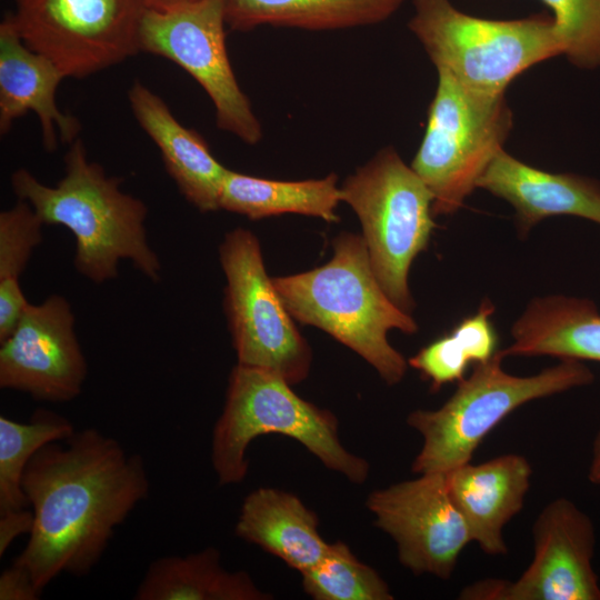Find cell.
I'll use <instances>...</instances> for the list:
<instances>
[{"label": "cell", "instance_id": "26", "mask_svg": "<svg viewBox=\"0 0 600 600\" xmlns=\"http://www.w3.org/2000/svg\"><path fill=\"white\" fill-rule=\"evenodd\" d=\"M304 592L314 600H392L388 583L342 541L329 543L323 558L301 572Z\"/></svg>", "mask_w": 600, "mask_h": 600}, {"label": "cell", "instance_id": "2", "mask_svg": "<svg viewBox=\"0 0 600 600\" xmlns=\"http://www.w3.org/2000/svg\"><path fill=\"white\" fill-rule=\"evenodd\" d=\"M11 187L44 224L69 229L76 241L73 266L94 283L118 276L120 260H130L142 274L158 282L161 263L146 230V203L121 190L119 177L88 159L77 138L64 154V176L57 186L40 182L27 169L11 174Z\"/></svg>", "mask_w": 600, "mask_h": 600}, {"label": "cell", "instance_id": "10", "mask_svg": "<svg viewBox=\"0 0 600 600\" xmlns=\"http://www.w3.org/2000/svg\"><path fill=\"white\" fill-rule=\"evenodd\" d=\"M226 26V0H198L167 10L148 8L140 24L139 48L186 70L213 103L218 129L253 146L262 139V127L232 70Z\"/></svg>", "mask_w": 600, "mask_h": 600}, {"label": "cell", "instance_id": "29", "mask_svg": "<svg viewBox=\"0 0 600 600\" xmlns=\"http://www.w3.org/2000/svg\"><path fill=\"white\" fill-rule=\"evenodd\" d=\"M41 592L28 570L14 561L0 576V600H36Z\"/></svg>", "mask_w": 600, "mask_h": 600}, {"label": "cell", "instance_id": "11", "mask_svg": "<svg viewBox=\"0 0 600 600\" xmlns=\"http://www.w3.org/2000/svg\"><path fill=\"white\" fill-rule=\"evenodd\" d=\"M23 42L64 78H86L140 52L144 0H16Z\"/></svg>", "mask_w": 600, "mask_h": 600}, {"label": "cell", "instance_id": "24", "mask_svg": "<svg viewBox=\"0 0 600 600\" xmlns=\"http://www.w3.org/2000/svg\"><path fill=\"white\" fill-rule=\"evenodd\" d=\"M493 312L492 302L483 300L474 314L408 360V364L430 382L432 392L459 382L470 364L486 362L498 351V334L491 321Z\"/></svg>", "mask_w": 600, "mask_h": 600}, {"label": "cell", "instance_id": "17", "mask_svg": "<svg viewBox=\"0 0 600 600\" xmlns=\"http://www.w3.org/2000/svg\"><path fill=\"white\" fill-rule=\"evenodd\" d=\"M477 188L508 201L521 238L552 216H576L600 224V183L573 173L539 170L504 149L480 177Z\"/></svg>", "mask_w": 600, "mask_h": 600}, {"label": "cell", "instance_id": "7", "mask_svg": "<svg viewBox=\"0 0 600 600\" xmlns=\"http://www.w3.org/2000/svg\"><path fill=\"white\" fill-rule=\"evenodd\" d=\"M341 201L362 227L374 274L388 297L403 311L414 307L409 270L427 249L437 227L432 194L393 147L379 150L340 186Z\"/></svg>", "mask_w": 600, "mask_h": 600}, {"label": "cell", "instance_id": "13", "mask_svg": "<svg viewBox=\"0 0 600 600\" xmlns=\"http://www.w3.org/2000/svg\"><path fill=\"white\" fill-rule=\"evenodd\" d=\"M88 373L69 301L52 294L27 307L0 342V387L48 402L77 398Z\"/></svg>", "mask_w": 600, "mask_h": 600}, {"label": "cell", "instance_id": "22", "mask_svg": "<svg viewBox=\"0 0 600 600\" xmlns=\"http://www.w3.org/2000/svg\"><path fill=\"white\" fill-rule=\"evenodd\" d=\"M406 0H226L227 26L249 31L261 26L310 31L380 23Z\"/></svg>", "mask_w": 600, "mask_h": 600}, {"label": "cell", "instance_id": "25", "mask_svg": "<svg viewBox=\"0 0 600 600\" xmlns=\"http://www.w3.org/2000/svg\"><path fill=\"white\" fill-rule=\"evenodd\" d=\"M76 432L63 416L36 410L28 422L0 417V513L29 506L22 477L31 458L46 444L64 441Z\"/></svg>", "mask_w": 600, "mask_h": 600}, {"label": "cell", "instance_id": "4", "mask_svg": "<svg viewBox=\"0 0 600 600\" xmlns=\"http://www.w3.org/2000/svg\"><path fill=\"white\" fill-rule=\"evenodd\" d=\"M290 386L271 372L239 363L233 367L212 433L211 461L219 483L243 481L250 442L270 433L297 440L328 469L363 483L369 463L340 442L336 416L300 398Z\"/></svg>", "mask_w": 600, "mask_h": 600}, {"label": "cell", "instance_id": "15", "mask_svg": "<svg viewBox=\"0 0 600 600\" xmlns=\"http://www.w3.org/2000/svg\"><path fill=\"white\" fill-rule=\"evenodd\" d=\"M64 79L47 57L30 49L21 39L11 14L0 23V133L27 112L37 114L47 151L58 139L71 143L81 129L79 120L62 112L56 92Z\"/></svg>", "mask_w": 600, "mask_h": 600}, {"label": "cell", "instance_id": "31", "mask_svg": "<svg viewBox=\"0 0 600 600\" xmlns=\"http://www.w3.org/2000/svg\"><path fill=\"white\" fill-rule=\"evenodd\" d=\"M588 479L593 484H600V430L597 432L592 443Z\"/></svg>", "mask_w": 600, "mask_h": 600}, {"label": "cell", "instance_id": "3", "mask_svg": "<svg viewBox=\"0 0 600 600\" xmlns=\"http://www.w3.org/2000/svg\"><path fill=\"white\" fill-rule=\"evenodd\" d=\"M332 246L327 263L273 278V284L292 318L322 329L362 357L387 384H397L408 361L390 344L388 332L411 334L418 324L382 289L362 236L342 232Z\"/></svg>", "mask_w": 600, "mask_h": 600}, {"label": "cell", "instance_id": "20", "mask_svg": "<svg viewBox=\"0 0 600 600\" xmlns=\"http://www.w3.org/2000/svg\"><path fill=\"white\" fill-rule=\"evenodd\" d=\"M512 343L502 356H550L600 362V314L589 299L536 298L511 329Z\"/></svg>", "mask_w": 600, "mask_h": 600}, {"label": "cell", "instance_id": "5", "mask_svg": "<svg viewBox=\"0 0 600 600\" xmlns=\"http://www.w3.org/2000/svg\"><path fill=\"white\" fill-rule=\"evenodd\" d=\"M410 31L437 71L486 96L506 93L510 82L530 67L563 54L564 44L553 17L478 18L450 0H413Z\"/></svg>", "mask_w": 600, "mask_h": 600}, {"label": "cell", "instance_id": "23", "mask_svg": "<svg viewBox=\"0 0 600 600\" xmlns=\"http://www.w3.org/2000/svg\"><path fill=\"white\" fill-rule=\"evenodd\" d=\"M340 202V186L334 173L321 179L279 181L228 169L219 196V209L251 220L298 213L336 222Z\"/></svg>", "mask_w": 600, "mask_h": 600}, {"label": "cell", "instance_id": "12", "mask_svg": "<svg viewBox=\"0 0 600 600\" xmlns=\"http://www.w3.org/2000/svg\"><path fill=\"white\" fill-rule=\"evenodd\" d=\"M366 504L374 524L396 542L400 563L413 574L450 579L462 550L472 542L449 494L446 473H421L377 489Z\"/></svg>", "mask_w": 600, "mask_h": 600}, {"label": "cell", "instance_id": "19", "mask_svg": "<svg viewBox=\"0 0 600 600\" xmlns=\"http://www.w3.org/2000/svg\"><path fill=\"white\" fill-rule=\"evenodd\" d=\"M234 533L300 573L316 566L329 548L318 516L296 494L276 488H259L244 498Z\"/></svg>", "mask_w": 600, "mask_h": 600}, {"label": "cell", "instance_id": "9", "mask_svg": "<svg viewBox=\"0 0 600 600\" xmlns=\"http://www.w3.org/2000/svg\"><path fill=\"white\" fill-rule=\"evenodd\" d=\"M219 259L237 363L271 372L290 384L303 381L311 350L266 271L256 236L243 228L229 231L219 247Z\"/></svg>", "mask_w": 600, "mask_h": 600}, {"label": "cell", "instance_id": "27", "mask_svg": "<svg viewBox=\"0 0 600 600\" xmlns=\"http://www.w3.org/2000/svg\"><path fill=\"white\" fill-rule=\"evenodd\" d=\"M552 12L568 60L578 68L600 66V0H540Z\"/></svg>", "mask_w": 600, "mask_h": 600}, {"label": "cell", "instance_id": "30", "mask_svg": "<svg viewBox=\"0 0 600 600\" xmlns=\"http://www.w3.org/2000/svg\"><path fill=\"white\" fill-rule=\"evenodd\" d=\"M33 528V513L24 509L0 513V556L11 542L23 533L30 534Z\"/></svg>", "mask_w": 600, "mask_h": 600}, {"label": "cell", "instance_id": "32", "mask_svg": "<svg viewBox=\"0 0 600 600\" xmlns=\"http://www.w3.org/2000/svg\"><path fill=\"white\" fill-rule=\"evenodd\" d=\"M147 7L156 10H167L179 6L196 2L198 0H144Z\"/></svg>", "mask_w": 600, "mask_h": 600}, {"label": "cell", "instance_id": "16", "mask_svg": "<svg viewBox=\"0 0 600 600\" xmlns=\"http://www.w3.org/2000/svg\"><path fill=\"white\" fill-rule=\"evenodd\" d=\"M532 468L518 453L471 462L446 473L449 494L467 522L472 542L490 556L508 552L504 526L523 508Z\"/></svg>", "mask_w": 600, "mask_h": 600}, {"label": "cell", "instance_id": "8", "mask_svg": "<svg viewBox=\"0 0 600 600\" xmlns=\"http://www.w3.org/2000/svg\"><path fill=\"white\" fill-rule=\"evenodd\" d=\"M513 126L506 94L471 91L438 71L426 131L410 164L432 194V214H452L477 188Z\"/></svg>", "mask_w": 600, "mask_h": 600}, {"label": "cell", "instance_id": "14", "mask_svg": "<svg viewBox=\"0 0 600 600\" xmlns=\"http://www.w3.org/2000/svg\"><path fill=\"white\" fill-rule=\"evenodd\" d=\"M532 539L530 564L516 581L499 580L498 600H600L594 526L573 501L560 497L546 504Z\"/></svg>", "mask_w": 600, "mask_h": 600}, {"label": "cell", "instance_id": "18", "mask_svg": "<svg viewBox=\"0 0 600 600\" xmlns=\"http://www.w3.org/2000/svg\"><path fill=\"white\" fill-rule=\"evenodd\" d=\"M131 111L161 152L164 168L184 199L201 212L219 210L228 169L211 153L204 139L182 126L167 103L140 80L129 91Z\"/></svg>", "mask_w": 600, "mask_h": 600}, {"label": "cell", "instance_id": "1", "mask_svg": "<svg viewBox=\"0 0 600 600\" xmlns=\"http://www.w3.org/2000/svg\"><path fill=\"white\" fill-rule=\"evenodd\" d=\"M64 441L43 446L22 477L33 528L14 562L41 591L62 572L87 576L150 490L141 456L116 439L86 428Z\"/></svg>", "mask_w": 600, "mask_h": 600}, {"label": "cell", "instance_id": "6", "mask_svg": "<svg viewBox=\"0 0 600 600\" xmlns=\"http://www.w3.org/2000/svg\"><path fill=\"white\" fill-rule=\"evenodd\" d=\"M498 350L486 362L474 363L469 377L438 409H417L407 423L419 432L422 446L412 462L414 473L441 472L471 462L482 440L522 404L591 383L592 371L574 359H560L533 376L519 377L502 369Z\"/></svg>", "mask_w": 600, "mask_h": 600}, {"label": "cell", "instance_id": "28", "mask_svg": "<svg viewBox=\"0 0 600 600\" xmlns=\"http://www.w3.org/2000/svg\"><path fill=\"white\" fill-rule=\"evenodd\" d=\"M44 223L24 200L0 213V283H19L33 250L42 241Z\"/></svg>", "mask_w": 600, "mask_h": 600}, {"label": "cell", "instance_id": "21", "mask_svg": "<svg viewBox=\"0 0 600 600\" xmlns=\"http://www.w3.org/2000/svg\"><path fill=\"white\" fill-rule=\"evenodd\" d=\"M137 600H268L246 571H228L220 551L208 547L184 557L153 560L134 593Z\"/></svg>", "mask_w": 600, "mask_h": 600}]
</instances>
